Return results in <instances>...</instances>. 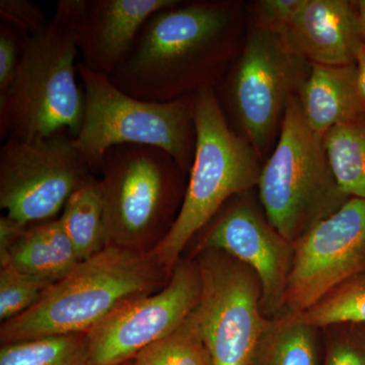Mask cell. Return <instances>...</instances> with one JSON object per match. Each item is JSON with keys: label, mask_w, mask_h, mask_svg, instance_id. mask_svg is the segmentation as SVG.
<instances>
[{"label": "cell", "mask_w": 365, "mask_h": 365, "mask_svg": "<svg viewBox=\"0 0 365 365\" xmlns=\"http://www.w3.org/2000/svg\"><path fill=\"white\" fill-rule=\"evenodd\" d=\"M248 23L242 1L178 0L146 21L110 81L148 102L215 90L241 53Z\"/></svg>", "instance_id": "obj_1"}, {"label": "cell", "mask_w": 365, "mask_h": 365, "mask_svg": "<svg viewBox=\"0 0 365 365\" xmlns=\"http://www.w3.org/2000/svg\"><path fill=\"white\" fill-rule=\"evenodd\" d=\"M157 256L106 247L55 281L25 313L0 326V343L88 333L129 302L155 294L169 282Z\"/></svg>", "instance_id": "obj_2"}, {"label": "cell", "mask_w": 365, "mask_h": 365, "mask_svg": "<svg viewBox=\"0 0 365 365\" xmlns=\"http://www.w3.org/2000/svg\"><path fill=\"white\" fill-rule=\"evenodd\" d=\"M86 0H59L47 25L26 38L13 83L0 96V137L36 139L59 132L78 135L85 98L76 57Z\"/></svg>", "instance_id": "obj_3"}, {"label": "cell", "mask_w": 365, "mask_h": 365, "mask_svg": "<svg viewBox=\"0 0 365 365\" xmlns=\"http://www.w3.org/2000/svg\"><path fill=\"white\" fill-rule=\"evenodd\" d=\"M106 247L151 253L176 222L188 174L153 146L110 148L98 165Z\"/></svg>", "instance_id": "obj_4"}, {"label": "cell", "mask_w": 365, "mask_h": 365, "mask_svg": "<svg viewBox=\"0 0 365 365\" xmlns=\"http://www.w3.org/2000/svg\"><path fill=\"white\" fill-rule=\"evenodd\" d=\"M196 145L176 222L155 251L170 274L182 252L234 197L258 186L264 160L232 128L213 88L195 96Z\"/></svg>", "instance_id": "obj_5"}, {"label": "cell", "mask_w": 365, "mask_h": 365, "mask_svg": "<svg viewBox=\"0 0 365 365\" xmlns=\"http://www.w3.org/2000/svg\"><path fill=\"white\" fill-rule=\"evenodd\" d=\"M257 187L269 222L294 245L351 198L338 184L324 137L307 124L297 95L288 102Z\"/></svg>", "instance_id": "obj_6"}, {"label": "cell", "mask_w": 365, "mask_h": 365, "mask_svg": "<svg viewBox=\"0 0 365 365\" xmlns=\"http://www.w3.org/2000/svg\"><path fill=\"white\" fill-rule=\"evenodd\" d=\"M85 112L74 145L93 170L110 148L153 146L169 153L189 175L196 145L195 96L173 102H148L120 90L107 76L78 63Z\"/></svg>", "instance_id": "obj_7"}, {"label": "cell", "mask_w": 365, "mask_h": 365, "mask_svg": "<svg viewBox=\"0 0 365 365\" xmlns=\"http://www.w3.org/2000/svg\"><path fill=\"white\" fill-rule=\"evenodd\" d=\"M311 66L279 33L249 20L241 53L215 91L232 128L262 160L279 136L288 102L299 93Z\"/></svg>", "instance_id": "obj_8"}, {"label": "cell", "mask_w": 365, "mask_h": 365, "mask_svg": "<svg viewBox=\"0 0 365 365\" xmlns=\"http://www.w3.org/2000/svg\"><path fill=\"white\" fill-rule=\"evenodd\" d=\"M193 259L201 278L193 316L213 365H252L257 344L271 322L262 309L258 276L220 250H202Z\"/></svg>", "instance_id": "obj_9"}, {"label": "cell", "mask_w": 365, "mask_h": 365, "mask_svg": "<svg viewBox=\"0 0 365 365\" xmlns=\"http://www.w3.org/2000/svg\"><path fill=\"white\" fill-rule=\"evenodd\" d=\"M93 172L68 132L6 139L0 148V207L24 225L59 217L72 194L96 178Z\"/></svg>", "instance_id": "obj_10"}, {"label": "cell", "mask_w": 365, "mask_h": 365, "mask_svg": "<svg viewBox=\"0 0 365 365\" xmlns=\"http://www.w3.org/2000/svg\"><path fill=\"white\" fill-rule=\"evenodd\" d=\"M201 278L194 259H181L155 294L117 309L88 334L91 365H122L188 319L198 304Z\"/></svg>", "instance_id": "obj_11"}, {"label": "cell", "mask_w": 365, "mask_h": 365, "mask_svg": "<svg viewBox=\"0 0 365 365\" xmlns=\"http://www.w3.org/2000/svg\"><path fill=\"white\" fill-rule=\"evenodd\" d=\"M251 191L234 197L220 209L197 235L194 254L220 250L249 266L261 282L263 313L272 319L285 312L294 245L271 225Z\"/></svg>", "instance_id": "obj_12"}, {"label": "cell", "mask_w": 365, "mask_h": 365, "mask_svg": "<svg viewBox=\"0 0 365 365\" xmlns=\"http://www.w3.org/2000/svg\"><path fill=\"white\" fill-rule=\"evenodd\" d=\"M365 270V199L350 198L294 244L285 312L299 314Z\"/></svg>", "instance_id": "obj_13"}, {"label": "cell", "mask_w": 365, "mask_h": 365, "mask_svg": "<svg viewBox=\"0 0 365 365\" xmlns=\"http://www.w3.org/2000/svg\"><path fill=\"white\" fill-rule=\"evenodd\" d=\"M178 0H86L78 28L81 63L110 78L123 63L146 21Z\"/></svg>", "instance_id": "obj_14"}, {"label": "cell", "mask_w": 365, "mask_h": 365, "mask_svg": "<svg viewBox=\"0 0 365 365\" xmlns=\"http://www.w3.org/2000/svg\"><path fill=\"white\" fill-rule=\"evenodd\" d=\"M280 35L295 53L319 66H355L365 43L356 4L348 0H304Z\"/></svg>", "instance_id": "obj_15"}, {"label": "cell", "mask_w": 365, "mask_h": 365, "mask_svg": "<svg viewBox=\"0 0 365 365\" xmlns=\"http://www.w3.org/2000/svg\"><path fill=\"white\" fill-rule=\"evenodd\" d=\"M297 97L307 124L319 135L325 136L334 127L365 120L356 66L312 63Z\"/></svg>", "instance_id": "obj_16"}, {"label": "cell", "mask_w": 365, "mask_h": 365, "mask_svg": "<svg viewBox=\"0 0 365 365\" xmlns=\"http://www.w3.org/2000/svg\"><path fill=\"white\" fill-rule=\"evenodd\" d=\"M81 262L59 217L24 225L13 241L0 249V267L53 282Z\"/></svg>", "instance_id": "obj_17"}, {"label": "cell", "mask_w": 365, "mask_h": 365, "mask_svg": "<svg viewBox=\"0 0 365 365\" xmlns=\"http://www.w3.org/2000/svg\"><path fill=\"white\" fill-rule=\"evenodd\" d=\"M316 330L284 312L271 319L252 365H318Z\"/></svg>", "instance_id": "obj_18"}, {"label": "cell", "mask_w": 365, "mask_h": 365, "mask_svg": "<svg viewBox=\"0 0 365 365\" xmlns=\"http://www.w3.org/2000/svg\"><path fill=\"white\" fill-rule=\"evenodd\" d=\"M59 220L81 261L88 260L106 248L104 211L97 178L72 194Z\"/></svg>", "instance_id": "obj_19"}, {"label": "cell", "mask_w": 365, "mask_h": 365, "mask_svg": "<svg viewBox=\"0 0 365 365\" xmlns=\"http://www.w3.org/2000/svg\"><path fill=\"white\" fill-rule=\"evenodd\" d=\"M324 144L341 189L351 198L365 199V120L334 127Z\"/></svg>", "instance_id": "obj_20"}, {"label": "cell", "mask_w": 365, "mask_h": 365, "mask_svg": "<svg viewBox=\"0 0 365 365\" xmlns=\"http://www.w3.org/2000/svg\"><path fill=\"white\" fill-rule=\"evenodd\" d=\"M0 365H91L88 334L50 336L1 345Z\"/></svg>", "instance_id": "obj_21"}, {"label": "cell", "mask_w": 365, "mask_h": 365, "mask_svg": "<svg viewBox=\"0 0 365 365\" xmlns=\"http://www.w3.org/2000/svg\"><path fill=\"white\" fill-rule=\"evenodd\" d=\"M131 365H213L193 312L174 332L144 348Z\"/></svg>", "instance_id": "obj_22"}, {"label": "cell", "mask_w": 365, "mask_h": 365, "mask_svg": "<svg viewBox=\"0 0 365 365\" xmlns=\"http://www.w3.org/2000/svg\"><path fill=\"white\" fill-rule=\"evenodd\" d=\"M292 314L316 329L344 324L365 325V270L336 287L307 311Z\"/></svg>", "instance_id": "obj_23"}, {"label": "cell", "mask_w": 365, "mask_h": 365, "mask_svg": "<svg viewBox=\"0 0 365 365\" xmlns=\"http://www.w3.org/2000/svg\"><path fill=\"white\" fill-rule=\"evenodd\" d=\"M53 281L0 267V319L16 318L41 299Z\"/></svg>", "instance_id": "obj_24"}, {"label": "cell", "mask_w": 365, "mask_h": 365, "mask_svg": "<svg viewBox=\"0 0 365 365\" xmlns=\"http://www.w3.org/2000/svg\"><path fill=\"white\" fill-rule=\"evenodd\" d=\"M337 327L327 346L325 365H365V325Z\"/></svg>", "instance_id": "obj_25"}, {"label": "cell", "mask_w": 365, "mask_h": 365, "mask_svg": "<svg viewBox=\"0 0 365 365\" xmlns=\"http://www.w3.org/2000/svg\"><path fill=\"white\" fill-rule=\"evenodd\" d=\"M304 0H260L247 4L249 20L257 26L282 33L294 20Z\"/></svg>", "instance_id": "obj_26"}, {"label": "cell", "mask_w": 365, "mask_h": 365, "mask_svg": "<svg viewBox=\"0 0 365 365\" xmlns=\"http://www.w3.org/2000/svg\"><path fill=\"white\" fill-rule=\"evenodd\" d=\"M48 21L44 11L32 0H0V23L26 38L39 32Z\"/></svg>", "instance_id": "obj_27"}, {"label": "cell", "mask_w": 365, "mask_h": 365, "mask_svg": "<svg viewBox=\"0 0 365 365\" xmlns=\"http://www.w3.org/2000/svg\"><path fill=\"white\" fill-rule=\"evenodd\" d=\"M25 40L18 31L0 23V96L13 83Z\"/></svg>", "instance_id": "obj_28"}, {"label": "cell", "mask_w": 365, "mask_h": 365, "mask_svg": "<svg viewBox=\"0 0 365 365\" xmlns=\"http://www.w3.org/2000/svg\"><path fill=\"white\" fill-rule=\"evenodd\" d=\"M355 66L357 69L359 88L365 100V43L360 48Z\"/></svg>", "instance_id": "obj_29"}, {"label": "cell", "mask_w": 365, "mask_h": 365, "mask_svg": "<svg viewBox=\"0 0 365 365\" xmlns=\"http://www.w3.org/2000/svg\"><path fill=\"white\" fill-rule=\"evenodd\" d=\"M356 4L357 11H359L360 23H361L362 32H364L365 38V0H359L355 1Z\"/></svg>", "instance_id": "obj_30"}, {"label": "cell", "mask_w": 365, "mask_h": 365, "mask_svg": "<svg viewBox=\"0 0 365 365\" xmlns=\"http://www.w3.org/2000/svg\"><path fill=\"white\" fill-rule=\"evenodd\" d=\"M122 365H131V361L126 362V364H122Z\"/></svg>", "instance_id": "obj_31"}]
</instances>
